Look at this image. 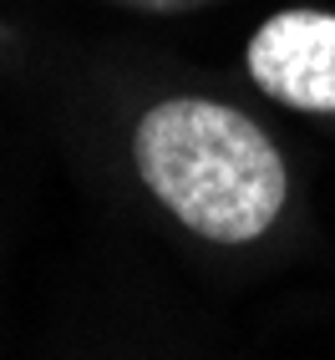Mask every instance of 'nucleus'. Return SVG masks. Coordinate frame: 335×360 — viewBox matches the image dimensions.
Listing matches in <instances>:
<instances>
[{
	"label": "nucleus",
	"instance_id": "nucleus-1",
	"mask_svg": "<svg viewBox=\"0 0 335 360\" xmlns=\"http://www.w3.org/2000/svg\"><path fill=\"white\" fill-rule=\"evenodd\" d=\"M137 173L153 193L213 244L259 238L284 208V162L239 107L178 97L132 132Z\"/></svg>",
	"mask_w": 335,
	"mask_h": 360
},
{
	"label": "nucleus",
	"instance_id": "nucleus-2",
	"mask_svg": "<svg viewBox=\"0 0 335 360\" xmlns=\"http://www.w3.org/2000/svg\"><path fill=\"white\" fill-rule=\"evenodd\" d=\"M249 77L274 102L300 112H335V15L284 11L249 41Z\"/></svg>",
	"mask_w": 335,
	"mask_h": 360
}]
</instances>
